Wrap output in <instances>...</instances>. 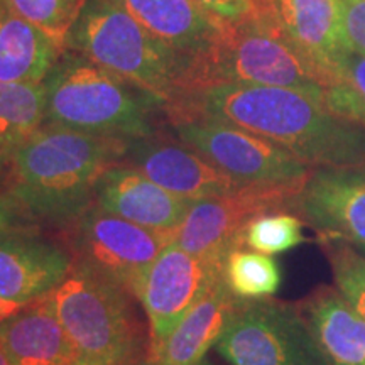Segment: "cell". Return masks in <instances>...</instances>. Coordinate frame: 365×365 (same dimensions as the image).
Wrapping results in <instances>:
<instances>
[{"mask_svg": "<svg viewBox=\"0 0 365 365\" xmlns=\"http://www.w3.org/2000/svg\"><path fill=\"white\" fill-rule=\"evenodd\" d=\"M331 269L333 284L365 318V255L341 240L318 239Z\"/></svg>", "mask_w": 365, "mask_h": 365, "instance_id": "4316f807", "label": "cell"}, {"mask_svg": "<svg viewBox=\"0 0 365 365\" xmlns=\"http://www.w3.org/2000/svg\"><path fill=\"white\" fill-rule=\"evenodd\" d=\"M63 234L75 264L124 287L134 298L150 264L176 239V234L139 227L103 212L95 203L63 228Z\"/></svg>", "mask_w": 365, "mask_h": 365, "instance_id": "ba28073f", "label": "cell"}, {"mask_svg": "<svg viewBox=\"0 0 365 365\" xmlns=\"http://www.w3.org/2000/svg\"><path fill=\"white\" fill-rule=\"evenodd\" d=\"M73 264L65 244L21 227L0 232V301L17 309L48 298Z\"/></svg>", "mask_w": 365, "mask_h": 365, "instance_id": "4fadbf2b", "label": "cell"}, {"mask_svg": "<svg viewBox=\"0 0 365 365\" xmlns=\"http://www.w3.org/2000/svg\"><path fill=\"white\" fill-rule=\"evenodd\" d=\"M171 122L205 115L272 140L312 168L365 166V129L282 86L220 83L166 108Z\"/></svg>", "mask_w": 365, "mask_h": 365, "instance_id": "6da1fadb", "label": "cell"}, {"mask_svg": "<svg viewBox=\"0 0 365 365\" xmlns=\"http://www.w3.org/2000/svg\"><path fill=\"white\" fill-rule=\"evenodd\" d=\"M198 365H215V364H212V362H210V360H208V359H203V360H202V362H200Z\"/></svg>", "mask_w": 365, "mask_h": 365, "instance_id": "e575fe53", "label": "cell"}, {"mask_svg": "<svg viewBox=\"0 0 365 365\" xmlns=\"http://www.w3.org/2000/svg\"><path fill=\"white\" fill-rule=\"evenodd\" d=\"M43 86L44 125L125 140L156 135L153 112L163 105L83 54L65 49Z\"/></svg>", "mask_w": 365, "mask_h": 365, "instance_id": "5b68a950", "label": "cell"}, {"mask_svg": "<svg viewBox=\"0 0 365 365\" xmlns=\"http://www.w3.org/2000/svg\"><path fill=\"white\" fill-rule=\"evenodd\" d=\"M318 239L365 245V166L313 168L293 208Z\"/></svg>", "mask_w": 365, "mask_h": 365, "instance_id": "7c38bea8", "label": "cell"}, {"mask_svg": "<svg viewBox=\"0 0 365 365\" xmlns=\"http://www.w3.org/2000/svg\"><path fill=\"white\" fill-rule=\"evenodd\" d=\"M22 208L11 195L0 193V232L19 227Z\"/></svg>", "mask_w": 365, "mask_h": 365, "instance_id": "f546056e", "label": "cell"}, {"mask_svg": "<svg viewBox=\"0 0 365 365\" xmlns=\"http://www.w3.org/2000/svg\"><path fill=\"white\" fill-rule=\"evenodd\" d=\"M325 105L333 115L365 129V53L355 49L341 53L335 83L327 88Z\"/></svg>", "mask_w": 365, "mask_h": 365, "instance_id": "cb8c5ba5", "label": "cell"}, {"mask_svg": "<svg viewBox=\"0 0 365 365\" xmlns=\"http://www.w3.org/2000/svg\"><path fill=\"white\" fill-rule=\"evenodd\" d=\"M205 11L225 22H240L259 12L254 0H195Z\"/></svg>", "mask_w": 365, "mask_h": 365, "instance_id": "f1b7e54d", "label": "cell"}, {"mask_svg": "<svg viewBox=\"0 0 365 365\" xmlns=\"http://www.w3.org/2000/svg\"><path fill=\"white\" fill-rule=\"evenodd\" d=\"M298 304L331 365H365V318L339 287L319 286Z\"/></svg>", "mask_w": 365, "mask_h": 365, "instance_id": "d6986e66", "label": "cell"}, {"mask_svg": "<svg viewBox=\"0 0 365 365\" xmlns=\"http://www.w3.org/2000/svg\"><path fill=\"white\" fill-rule=\"evenodd\" d=\"M193 203L164 190L132 164H113L95 188V205L103 212L163 234H176Z\"/></svg>", "mask_w": 365, "mask_h": 365, "instance_id": "9a60e30c", "label": "cell"}, {"mask_svg": "<svg viewBox=\"0 0 365 365\" xmlns=\"http://www.w3.org/2000/svg\"><path fill=\"white\" fill-rule=\"evenodd\" d=\"M0 365H12L11 360H9V357L6 355V352H4L2 345H0Z\"/></svg>", "mask_w": 365, "mask_h": 365, "instance_id": "1f68e13d", "label": "cell"}, {"mask_svg": "<svg viewBox=\"0 0 365 365\" xmlns=\"http://www.w3.org/2000/svg\"><path fill=\"white\" fill-rule=\"evenodd\" d=\"M65 48L145 91L164 110L196 90L195 59L161 43L115 0H86Z\"/></svg>", "mask_w": 365, "mask_h": 365, "instance_id": "3957f363", "label": "cell"}, {"mask_svg": "<svg viewBox=\"0 0 365 365\" xmlns=\"http://www.w3.org/2000/svg\"><path fill=\"white\" fill-rule=\"evenodd\" d=\"M230 365H331L299 304L242 301L215 345Z\"/></svg>", "mask_w": 365, "mask_h": 365, "instance_id": "52a82bcc", "label": "cell"}, {"mask_svg": "<svg viewBox=\"0 0 365 365\" xmlns=\"http://www.w3.org/2000/svg\"><path fill=\"white\" fill-rule=\"evenodd\" d=\"M223 279L237 298L267 299L279 291L282 272L272 255L240 247L227 254Z\"/></svg>", "mask_w": 365, "mask_h": 365, "instance_id": "603a6c76", "label": "cell"}, {"mask_svg": "<svg viewBox=\"0 0 365 365\" xmlns=\"http://www.w3.org/2000/svg\"><path fill=\"white\" fill-rule=\"evenodd\" d=\"M150 34L196 63L213 48L225 21L195 0H115Z\"/></svg>", "mask_w": 365, "mask_h": 365, "instance_id": "e0dca14e", "label": "cell"}, {"mask_svg": "<svg viewBox=\"0 0 365 365\" xmlns=\"http://www.w3.org/2000/svg\"><path fill=\"white\" fill-rule=\"evenodd\" d=\"M220 83L282 86L323 103L330 86L264 9L245 21L225 22L213 48L196 63L195 91Z\"/></svg>", "mask_w": 365, "mask_h": 365, "instance_id": "8992f818", "label": "cell"}, {"mask_svg": "<svg viewBox=\"0 0 365 365\" xmlns=\"http://www.w3.org/2000/svg\"><path fill=\"white\" fill-rule=\"evenodd\" d=\"M341 29L345 48L365 53V0H341Z\"/></svg>", "mask_w": 365, "mask_h": 365, "instance_id": "83f0119b", "label": "cell"}, {"mask_svg": "<svg viewBox=\"0 0 365 365\" xmlns=\"http://www.w3.org/2000/svg\"><path fill=\"white\" fill-rule=\"evenodd\" d=\"M7 2L22 19L38 27L65 48L68 34L78 21L86 0H7Z\"/></svg>", "mask_w": 365, "mask_h": 365, "instance_id": "484cf974", "label": "cell"}, {"mask_svg": "<svg viewBox=\"0 0 365 365\" xmlns=\"http://www.w3.org/2000/svg\"><path fill=\"white\" fill-rule=\"evenodd\" d=\"M225 257L193 255L171 242L154 259L135 291V299L148 318L150 359L220 277Z\"/></svg>", "mask_w": 365, "mask_h": 365, "instance_id": "30bf717a", "label": "cell"}, {"mask_svg": "<svg viewBox=\"0 0 365 365\" xmlns=\"http://www.w3.org/2000/svg\"><path fill=\"white\" fill-rule=\"evenodd\" d=\"M51 301L73 365H139L150 359V333L135 308L139 301L124 287L73 264Z\"/></svg>", "mask_w": 365, "mask_h": 365, "instance_id": "277c9868", "label": "cell"}, {"mask_svg": "<svg viewBox=\"0 0 365 365\" xmlns=\"http://www.w3.org/2000/svg\"><path fill=\"white\" fill-rule=\"evenodd\" d=\"M264 11L298 51L335 83L336 63L345 51L341 0H272ZM328 86V88H330Z\"/></svg>", "mask_w": 365, "mask_h": 365, "instance_id": "2e32d148", "label": "cell"}, {"mask_svg": "<svg viewBox=\"0 0 365 365\" xmlns=\"http://www.w3.org/2000/svg\"><path fill=\"white\" fill-rule=\"evenodd\" d=\"M304 222L287 210L267 212L255 217L240 234V247L266 255H277L307 242Z\"/></svg>", "mask_w": 365, "mask_h": 365, "instance_id": "d4e9b609", "label": "cell"}, {"mask_svg": "<svg viewBox=\"0 0 365 365\" xmlns=\"http://www.w3.org/2000/svg\"><path fill=\"white\" fill-rule=\"evenodd\" d=\"M65 48L0 0V81L43 83Z\"/></svg>", "mask_w": 365, "mask_h": 365, "instance_id": "44dd1931", "label": "cell"}, {"mask_svg": "<svg viewBox=\"0 0 365 365\" xmlns=\"http://www.w3.org/2000/svg\"><path fill=\"white\" fill-rule=\"evenodd\" d=\"M173 125L182 144L240 185H294L307 181L313 171L272 140L218 118L195 115Z\"/></svg>", "mask_w": 365, "mask_h": 365, "instance_id": "9c48e42d", "label": "cell"}, {"mask_svg": "<svg viewBox=\"0 0 365 365\" xmlns=\"http://www.w3.org/2000/svg\"><path fill=\"white\" fill-rule=\"evenodd\" d=\"M0 345L12 365H73L51 296L0 319Z\"/></svg>", "mask_w": 365, "mask_h": 365, "instance_id": "ffe728a7", "label": "cell"}, {"mask_svg": "<svg viewBox=\"0 0 365 365\" xmlns=\"http://www.w3.org/2000/svg\"><path fill=\"white\" fill-rule=\"evenodd\" d=\"M355 249H359V250H360V252H362V254L365 255V245H364V247H355Z\"/></svg>", "mask_w": 365, "mask_h": 365, "instance_id": "d590c367", "label": "cell"}, {"mask_svg": "<svg viewBox=\"0 0 365 365\" xmlns=\"http://www.w3.org/2000/svg\"><path fill=\"white\" fill-rule=\"evenodd\" d=\"M44 117L43 83L0 81V170L11 166L17 150L44 125Z\"/></svg>", "mask_w": 365, "mask_h": 365, "instance_id": "7402d4cb", "label": "cell"}, {"mask_svg": "<svg viewBox=\"0 0 365 365\" xmlns=\"http://www.w3.org/2000/svg\"><path fill=\"white\" fill-rule=\"evenodd\" d=\"M244 299L237 298L220 277L153 355L158 365H198L218 339Z\"/></svg>", "mask_w": 365, "mask_h": 365, "instance_id": "ac0fdd59", "label": "cell"}, {"mask_svg": "<svg viewBox=\"0 0 365 365\" xmlns=\"http://www.w3.org/2000/svg\"><path fill=\"white\" fill-rule=\"evenodd\" d=\"M129 140L43 125L11 163L9 193L26 215L58 228L95 203V188L108 168L125 158Z\"/></svg>", "mask_w": 365, "mask_h": 365, "instance_id": "7a4b0ae2", "label": "cell"}, {"mask_svg": "<svg viewBox=\"0 0 365 365\" xmlns=\"http://www.w3.org/2000/svg\"><path fill=\"white\" fill-rule=\"evenodd\" d=\"M254 2H255V4H257V2H259V0H254Z\"/></svg>", "mask_w": 365, "mask_h": 365, "instance_id": "8d00e7d4", "label": "cell"}, {"mask_svg": "<svg viewBox=\"0 0 365 365\" xmlns=\"http://www.w3.org/2000/svg\"><path fill=\"white\" fill-rule=\"evenodd\" d=\"M271 2H272V0H259V2H257V7H259V9H266Z\"/></svg>", "mask_w": 365, "mask_h": 365, "instance_id": "d6a6232c", "label": "cell"}, {"mask_svg": "<svg viewBox=\"0 0 365 365\" xmlns=\"http://www.w3.org/2000/svg\"><path fill=\"white\" fill-rule=\"evenodd\" d=\"M125 156L129 164L149 180L190 202L222 196L247 186L232 180L190 145L158 139L156 135L129 140Z\"/></svg>", "mask_w": 365, "mask_h": 365, "instance_id": "5bb4252c", "label": "cell"}, {"mask_svg": "<svg viewBox=\"0 0 365 365\" xmlns=\"http://www.w3.org/2000/svg\"><path fill=\"white\" fill-rule=\"evenodd\" d=\"M12 312H16V308L9 307V304L4 303V301H0V319H4L7 314H11Z\"/></svg>", "mask_w": 365, "mask_h": 365, "instance_id": "4dcf8cb0", "label": "cell"}, {"mask_svg": "<svg viewBox=\"0 0 365 365\" xmlns=\"http://www.w3.org/2000/svg\"><path fill=\"white\" fill-rule=\"evenodd\" d=\"M307 182V181H304ZM304 182L247 185L191 205L175 242L193 255H225L240 249V234L252 218L267 212H291Z\"/></svg>", "mask_w": 365, "mask_h": 365, "instance_id": "8fae6325", "label": "cell"}, {"mask_svg": "<svg viewBox=\"0 0 365 365\" xmlns=\"http://www.w3.org/2000/svg\"><path fill=\"white\" fill-rule=\"evenodd\" d=\"M139 365H158L156 362H154L153 359H149V360H145V362H143V364H139Z\"/></svg>", "mask_w": 365, "mask_h": 365, "instance_id": "836d02e7", "label": "cell"}]
</instances>
